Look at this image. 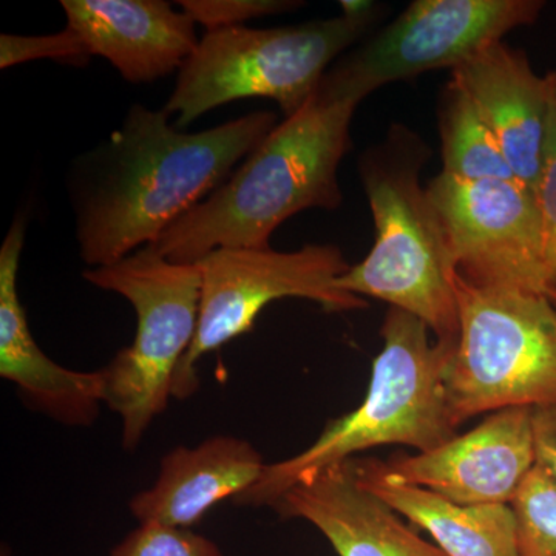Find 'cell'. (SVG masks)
Returning <instances> with one entry per match:
<instances>
[{
	"instance_id": "obj_1",
	"label": "cell",
	"mask_w": 556,
	"mask_h": 556,
	"mask_svg": "<svg viewBox=\"0 0 556 556\" xmlns=\"http://www.w3.org/2000/svg\"><path fill=\"white\" fill-rule=\"evenodd\" d=\"M276 127V113L263 110L192 134L170 126L164 110L135 104L118 130L73 164L80 258L102 268L155 244Z\"/></svg>"
},
{
	"instance_id": "obj_2",
	"label": "cell",
	"mask_w": 556,
	"mask_h": 556,
	"mask_svg": "<svg viewBox=\"0 0 556 556\" xmlns=\"http://www.w3.org/2000/svg\"><path fill=\"white\" fill-rule=\"evenodd\" d=\"M357 108L318 87L152 248L169 262L195 265L222 248H268L274 230L300 212L342 206L338 170Z\"/></svg>"
},
{
	"instance_id": "obj_3",
	"label": "cell",
	"mask_w": 556,
	"mask_h": 556,
	"mask_svg": "<svg viewBox=\"0 0 556 556\" xmlns=\"http://www.w3.org/2000/svg\"><path fill=\"white\" fill-rule=\"evenodd\" d=\"M419 318L388 309L380 328L383 348L372 364L364 402L329 420L320 437L280 463L266 464L251 489L232 501L239 507H274L303 478L380 445L430 452L457 434L445 394V376L456 340L431 342Z\"/></svg>"
},
{
	"instance_id": "obj_4",
	"label": "cell",
	"mask_w": 556,
	"mask_h": 556,
	"mask_svg": "<svg viewBox=\"0 0 556 556\" xmlns=\"http://www.w3.org/2000/svg\"><path fill=\"white\" fill-rule=\"evenodd\" d=\"M431 156L424 138L393 124L386 138L365 150L358 174L371 208V251L336 280L358 298L382 300L390 308L422 320L437 340H456L459 311L452 263L437 214L420 181Z\"/></svg>"
},
{
	"instance_id": "obj_5",
	"label": "cell",
	"mask_w": 556,
	"mask_h": 556,
	"mask_svg": "<svg viewBox=\"0 0 556 556\" xmlns=\"http://www.w3.org/2000/svg\"><path fill=\"white\" fill-rule=\"evenodd\" d=\"M386 10L375 2L362 13L294 27L206 33L179 70L163 110L177 115L175 127L181 130L204 113L247 98L276 101L288 118L314 97L339 58L371 35Z\"/></svg>"
},
{
	"instance_id": "obj_6",
	"label": "cell",
	"mask_w": 556,
	"mask_h": 556,
	"mask_svg": "<svg viewBox=\"0 0 556 556\" xmlns=\"http://www.w3.org/2000/svg\"><path fill=\"white\" fill-rule=\"evenodd\" d=\"M84 280L123 295L137 313V334L100 369L102 401L121 417L123 447L141 444L153 420L174 397L175 376L199 327L201 270L169 262L152 247L102 268Z\"/></svg>"
},
{
	"instance_id": "obj_7",
	"label": "cell",
	"mask_w": 556,
	"mask_h": 556,
	"mask_svg": "<svg viewBox=\"0 0 556 556\" xmlns=\"http://www.w3.org/2000/svg\"><path fill=\"white\" fill-rule=\"evenodd\" d=\"M459 334L445 376L453 424L556 404V309L547 294L479 288L452 274Z\"/></svg>"
},
{
	"instance_id": "obj_8",
	"label": "cell",
	"mask_w": 556,
	"mask_h": 556,
	"mask_svg": "<svg viewBox=\"0 0 556 556\" xmlns=\"http://www.w3.org/2000/svg\"><path fill=\"white\" fill-rule=\"evenodd\" d=\"M197 265L201 270L199 327L175 376V399L195 394L201 358L251 331L263 308L276 300H311L327 313L368 306L367 300L336 287L351 265L334 244L311 243L291 252L270 247L222 248Z\"/></svg>"
},
{
	"instance_id": "obj_9",
	"label": "cell",
	"mask_w": 556,
	"mask_h": 556,
	"mask_svg": "<svg viewBox=\"0 0 556 556\" xmlns=\"http://www.w3.org/2000/svg\"><path fill=\"white\" fill-rule=\"evenodd\" d=\"M544 0H415L340 56L320 89L361 104L388 84L455 70L508 33L536 24Z\"/></svg>"
},
{
	"instance_id": "obj_10",
	"label": "cell",
	"mask_w": 556,
	"mask_h": 556,
	"mask_svg": "<svg viewBox=\"0 0 556 556\" xmlns=\"http://www.w3.org/2000/svg\"><path fill=\"white\" fill-rule=\"evenodd\" d=\"M427 195L452 268L468 283L535 294L555 288L535 195L518 179L464 181L441 172Z\"/></svg>"
},
{
	"instance_id": "obj_11",
	"label": "cell",
	"mask_w": 556,
	"mask_h": 556,
	"mask_svg": "<svg viewBox=\"0 0 556 556\" xmlns=\"http://www.w3.org/2000/svg\"><path fill=\"white\" fill-rule=\"evenodd\" d=\"M535 466L530 407L490 413L473 430L430 452L378 459L380 473L390 481L430 490L463 506L511 504Z\"/></svg>"
},
{
	"instance_id": "obj_12",
	"label": "cell",
	"mask_w": 556,
	"mask_h": 556,
	"mask_svg": "<svg viewBox=\"0 0 556 556\" xmlns=\"http://www.w3.org/2000/svg\"><path fill=\"white\" fill-rule=\"evenodd\" d=\"M25 218H16L0 249V378L14 383L36 413L72 428H89L100 417L101 371H76L40 350L17 291Z\"/></svg>"
},
{
	"instance_id": "obj_13",
	"label": "cell",
	"mask_w": 556,
	"mask_h": 556,
	"mask_svg": "<svg viewBox=\"0 0 556 556\" xmlns=\"http://www.w3.org/2000/svg\"><path fill=\"white\" fill-rule=\"evenodd\" d=\"M273 508L316 527L339 556H447L362 484L351 459L303 478Z\"/></svg>"
},
{
	"instance_id": "obj_14",
	"label": "cell",
	"mask_w": 556,
	"mask_h": 556,
	"mask_svg": "<svg viewBox=\"0 0 556 556\" xmlns=\"http://www.w3.org/2000/svg\"><path fill=\"white\" fill-rule=\"evenodd\" d=\"M67 27L91 56H101L131 84H148L185 67L200 40L195 22L161 0H62Z\"/></svg>"
},
{
	"instance_id": "obj_15",
	"label": "cell",
	"mask_w": 556,
	"mask_h": 556,
	"mask_svg": "<svg viewBox=\"0 0 556 556\" xmlns=\"http://www.w3.org/2000/svg\"><path fill=\"white\" fill-rule=\"evenodd\" d=\"M481 110L515 178L535 189L546 139L552 76L538 75L522 50L493 43L453 70Z\"/></svg>"
},
{
	"instance_id": "obj_16",
	"label": "cell",
	"mask_w": 556,
	"mask_h": 556,
	"mask_svg": "<svg viewBox=\"0 0 556 556\" xmlns=\"http://www.w3.org/2000/svg\"><path fill=\"white\" fill-rule=\"evenodd\" d=\"M265 467L247 439L217 434L195 447L178 445L161 459L155 482L131 497L129 510L138 522L190 529L212 507L251 489Z\"/></svg>"
},
{
	"instance_id": "obj_17",
	"label": "cell",
	"mask_w": 556,
	"mask_h": 556,
	"mask_svg": "<svg viewBox=\"0 0 556 556\" xmlns=\"http://www.w3.org/2000/svg\"><path fill=\"white\" fill-rule=\"evenodd\" d=\"M358 481L383 503L426 530L447 556H521L510 504L463 506L420 486L397 484L380 473L376 457L351 459Z\"/></svg>"
},
{
	"instance_id": "obj_18",
	"label": "cell",
	"mask_w": 556,
	"mask_h": 556,
	"mask_svg": "<svg viewBox=\"0 0 556 556\" xmlns=\"http://www.w3.org/2000/svg\"><path fill=\"white\" fill-rule=\"evenodd\" d=\"M438 130L442 174L464 181L517 179L481 110L455 79L439 97Z\"/></svg>"
},
{
	"instance_id": "obj_19",
	"label": "cell",
	"mask_w": 556,
	"mask_h": 556,
	"mask_svg": "<svg viewBox=\"0 0 556 556\" xmlns=\"http://www.w3.org/2000/svg\"><path fill=\"white\" fill-rule=\"evenodd\" d=\"M519 555L556 556V479L535 466L511 501Z\"/></svg>"
},
{
	"instance_id": "obj_20",
	"label": "cell",
	"mask_w": 556,
	"mask_h": 556,
	"mask_svg": "<svg viewBox=\"0 0 556 556\" xmlns=\"http://www.w3.org/2000/svg\"><path fill=\"white\" fill-rule=\"evenodd\" d=\"M110 556H225L211 538L200 535L192 529L161 522H139Z\"/></svg>"
},
{
	"instance_id": "obj_21",
	"label": "cell",
	"mask_w": 556,
	"mask_h": 556,
	"mask_svg": "<svg viewBox=\"0 0 556 556\" xmlns=\"http://www.w3.org/2000/svg\"><path fill=\"white\" fill-rule=\"evenodd\" d=\"M90 58L89 47L70 27L46 36H0V68L36 60H51L83 67Z\"/></svg>"
},
{
	"instance_id": "obj_22",
	"label": "cell",
	"mask_w": 556,
	"mask_h": 556,
	"mask_svg": "<svg viewBox=\"0 0 556 556\" xmlns=\"http://www.w3.org/2000/svg\"><path fill=\"white\" fill-rule=\"evenodd\" d=\"M552 90L548 104L546 139L541 156L540 174L533 189L541 225H543L544 249L551 273L552 283L556 288V73L551 70Z\"/></svg>"
},
{
	"instance_id": "obj_23",
	"label": "cell",
	"mask_w": 556,
	"mask_h": 556,
	"mask_svg": "<svg viewBox=\"0 0 556 556\" xmlns=\"http://www.w3.org/2000/svg\"><path fill=\"white\" fill-rule=\"evenodd\" d=\"M178 5L190 20L211 33L243 27L244 22L302 9L305 3L294 0H181Z\"/></svg>"
},
{
	"instance_id": "obj_24",
	"label": "cell",
	"mask_w": 556,
	"mask_h": 556,
	"mask_svg": "<svg viewBox=\"0 0 556 556\" xmlns=\"http://www.w3.org/2000/svg\"><path fill=\"white\" fill-rule=\"evenodd\" d=\"M536 466L556 479V404L533 408Z\"/></svg>"
},
{
	"instance_id": "obj_25",
	"label": "cell",
	"mask_w": 556,
	"mask_h": 556,
	"mask_svg": "<svg viewBox=\"0 0 556 556\" xmlns=\"http://www.w3.org/2000/svg\"><path fill=\"white\" fill-rule=\"evenodd\" d=\"M548 299H551L552 305L555 306L556 309V288L551 289V291L547 292Z\"/></svg>"
},
{
	"instance_id": "obj_26",
	"label": "cell",
	"mask_w": 556,
	"mask_h": 556,
	"mask_svg": "<svg viewBox=\"0 0 556 556\" xmlns=\"http://www.w3.org/2000/svg\"><path fill=\"white\" fill-rule=\"evenodd\" d=\"M554 70H555V73H556V67Z\"/></svg>"
}]
</instances>
